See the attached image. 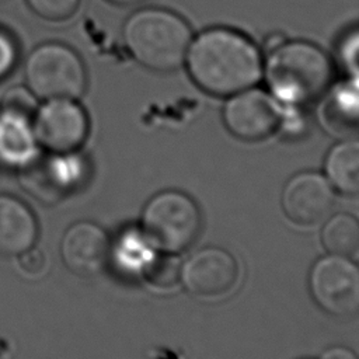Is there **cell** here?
I'll return each instance as SVG.
<instances>
[{"label":"cell","instance_id":"cell-15","mask_svg":"<svg viewBox=\"0 0 359 359\" xmlns=\"http://www.w3.org/2000/svg\"><path fill=\"white\" fill-rule=\"evenodd\" d=\"M325 171L331 184L344 195H359V139L335 144L327 158Z\"/></svg>","mask_w":359,"mask_h":359},{"label":"cell","instance_id":"cell-23","mask_svg":"<svg viewBox=\"0 0 359 359\" xmlns=\"http://www.w3.org/2000/svg\"><path fill=\"white\" fill-rule=\"evenodd\" d=\"M344 60L345 66L348 65L349 70L359 80V35L351 38L344 46Z\"/></svg>","mask_w":359,"mask_h":359},{"label":"cell","instance_id":"cell-22","mask_svg":"<svg viewBox=\"0 0 359 359\" xmlns=\"http://www.w3.org/2000/svg\"><path fill=\"white\" fill-rule=\"evenodd\" d=\"M20 257V265L21 268L28 272L29 275H36L42 271L43 264H45V257L41 251L35 250L34 247L22 252Z\"/></svg>","mask_w":359,"mask_h":359},{"label":"cell","instance_id":"cell-4","mask_svg":"<svg viewBox=\"0 0 359 359\" xmlns=\"http://www.w3.org/2000/svg\"><path fill=\"white\" fill-rule=\"evenodd\" d=\"M146 238L167 254L189 248L199 237L202 216L195 201L180 191H164L150 199L143 210Z\"/></svg>","mask_w":359,"mask_h":359},{"label":"cell","instance_id":"cell-18","mask_svg":"<svg viewBox=\"0 0 359 359\" xmlns=\"http://www.w3.org/2000/svg\"><path fill=\"white\" fill-rule=\"evenodd\" d=\"M181 265L172 255H158L150 259L144 268L146 280L160 289L172 287L181 278Z\"/></svg>","mask_w":359,"mask_h":359},{"label":"cell","instance_id":"cell-14","mask_svg":"<svg viewBox=\"0 0 359 359\" xmlns=\"http://www.w3.org/2000/svg\"><path fill=\"white\" fill-rule=\"evenodd\" d=\"M31 118L0 109V160L25 165L35 157L36 140Z\"/></svg>","mask_w":359,"mask_h":359},{"label":"cell","instance_id":"cell-1","mask_svg":"<svg viewBox=\"0 0 359 359\" xmlns=\"http://www.w3.org/2000/svg\"><path fill=\"white\" fill-rule=\"evenodd\" d=\"M185 62L192 80L219 97L254 87L264 73L257 46L238 31L223 27L209 28L192 39Z\"/></svg>","mask_w":359,"mask_h":359},{"label":"cell","instance_id":"cell-11","mask_svg":"<svg viewBox=\"0 0 359 359\" xmlns=\"http://www.w3.org/2000/svg\"><path fill=\"white\" fill-rule=\"evenodd\" d=\"M107 233L93 222H77L63 234L60 255L66 268L79 276L100 273L109 258Z\"/></svg>","mask_w":359,"mask_h":359},{"label":"cell","instance_id":"cell-19","mask_svg":"<svg viewBox=\"0 0 359 359\" xmlns=\"http://www.w3.org/2000/svg\"><path fill=\"white\" fill-rule=\"evenodd\" d=\"M31 10L49 21H63L79 8L80 0H27Z\"/></svg>","mask_w":359,"mask_h":359},{"label":"cell","instance_id":"cell-25","mask_svg":"<svg viewBox=\"0 0 359 359\" xmlns=\"http://www.w3.org/2000/svg\"><path fill=\"white\" fill-rule=\"evenodd\" d=\"M109 1H114L116 4H135V3H139L142 0H109Z\"/></svg>","mask_w":359,"mask_h":359},{"label":"cell","instance_id":"cell-5","mask_svg":"<svg viewBox=\"0 0 359 359\" xmlns=\"http://www.w3.org/2000/svg\"><path fill=\"white\" fill-rule=\"evenodd\" d=\"M27 87L41 100H77L86 90L87 74L79 55L59 42L36 46L25 62Z\"/></svg>","mask_w":359,"mask_h":359},{"label":"cell","instance_id":"cell-13","mask_svg":"<svg viewBox=\"0 0 359 359\" xmlns=\"http://www.w3.org/2000/svg\"><path fill=\"white\" fill-rule=\"evenodd\" d=\"M36 237L32 210L15 196L0 195V255L18 257L34 247Z\"/></svg>","mask_w":359,"mask_h":359},{"label":"cell","instance_id":"cell-21","mask_svg":"<svg viewBox=\"0 0 359 359\" xmlns=\"http://www.w3.org/2000/svg\"><path fill=\"white\" fill-rule=\"evenodd\" d=\"M17 49L14 41L7 32L0 29V79H3L14 66Z\"/></svg>","mask_w":359,"mask_h":359},{"label":"cell","instance_id":"cell-20","mask_svg":"<svg viewBox=\"0 0 359 359\" xmlns=\"http://www.w3.org/2000/svg\"><path fill=\"white\" fill-rule=\"evenodd\" d=\"M1 109L31 118L36 111V97L28 87L15 86L4 94Z\"/></svg>","mask_w":359,"mask_h":359},{"label":"cell","instance_id":"cell-24","mask_svg":"<svg viewBox=\"0 0 359 359\" xmlns=\"http://www.w3.org/2000/svg\"><path fill=\"white\" fill-rule=\"evenodd\" d=\"M320 359H359V356L346 346H332L327 349Z\"/></svg>","mask_w":359,"mask_h":359},{"label":"cell","instance_id":"cell-6","mask_svg":"<svg viewBox=\"0 0 359 359\" xmlns=\"http://www.w3.org/2000/svg\"><path fill=\"white\" fill-rule=\"evenodd\" d=\"M88 116L72 98L45 100L32 116V130L38 144L53 154H73L88 135Z\"/></svg>","mask_w":359,"mask_h":359},{"label":"cell","instance_id":"cell-16","mask_svg":"<svg viewBox=\"0 0 359 359\" xmlns=\"http://www.w3.org/2000/svg\"><path fill=\"white\" fill-rule=\"evenodd\" d=\"M324 121L337 132L359 128V80L337 86L323 102Z\"/></svg>","mask_w":359,"mask_h":359},{"label":"cell","instance_id":"cell-8","mask_svg":"<svg viewBox=\"0 0 359 359\" xmlns=\"http://www.w3.org/2000/svg\"><path fill=\"white\" fill-rule=\"evenodd\" d=\"M223 121L237 139L259 142L278 129L280 111L272 95L250 87L230 95L223 108Z\"/></svg>","mask_w":359,"mask_h":359},{"label":"cell","instance_id":"cell-3","mask_svg":"<svg viewBox=\"0 0 359 359\" xmlns=\"http://www.w3.org/2000/svg\"><path fill=\"white\" fill-rule=\"evenodd\" d=\"M123 39L140 65L151 70L170 72L185 62L192 34L185 20L175 13L144 8L128 18Z\"/></svg>","mask_w":359,"mask_h":359},{"label":"cell","instance_id":"cell-12","mask_svg":"<svg viewBox=\"0 0 359 359\" xmlns=\"http://www.w3.org/2000/svg\"><path fill=\"white\" fill-rule=\"evenodd\" d=\"M72 154H53L34 157L21 168L20 181L25 191L41 203H56L70 191L76 175L72 174Z\"/></svg>","mask_w":359,"mask_h":359},{"label":"cell","instance_id":"cell-10","mask_svg":"<svg viewBox=\"0 0 359 359\" xmlns=\"http://www.w3.org/2000/svg\"><path fill=\"white\" fill-rule=\"evenodd\" d=\"M334 206L328 181L316 172H302L287 181L282 192V208L289 220L299 226L323 223Z\"/></svg>","mask_w":359,"mask_h":359},{"label":"cell","instance_id":"cell-17","mask_svg":"<svg viewBox=\"0 0 359 359\" xmlns=\"http://www.w3.org/2000/svg\"><path fill=\"white\" fill-rule=\"evenodd\" d=\"M323 245L331 255L352 257L359 252V220L348 213L332 216L321 234Z\"/></svg>","mask_w":359,"mask_h":359},{"label":"cell","instance_id":"cell-9","mask_svg":"<svg viewBox=\"0 0 359 359\" xmlns=\"http://www.w3.org/2000/svg\"><path fill=\"white\" fill-rule=\"evenodd\" d=\"M181 280L187 290L196 297H223L237 285L238 265L236 258L222 248H203L184 264Z\"/></svg>","mask_w":359,"mask_h":359},{"label":"cell","instance_id":"cell-2","mask_svg":"<svg viewBox=\"0 0 359 359\" xmlns=\"http://www.w3.org/2000/svg\"><path fill=\"white\" fill-rule=\"evenodd\" d=\"M265 76L278 100L303 104L324 94L332 79V65L327 53L314 43L279 42L269 52Z\"/></svg>","mask_w":359,"mask_h":359},{"label":"cell","instance_id":"cell-7","mask_svg":"<svg viewBox=\"0 0 359 359\" xmlns=\"http://www.w3.org/2000/svg\"><path fill=\"white\" fill-rule=\"evenodd\" d=\"M310 290L316 303L332 316L359 314V265L331 254L318 259L310 272Z\"/></svg>","mask_w":359,"mask_h":359}]
</instances>
